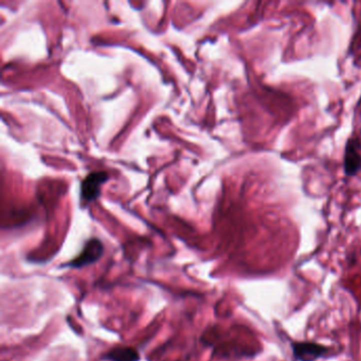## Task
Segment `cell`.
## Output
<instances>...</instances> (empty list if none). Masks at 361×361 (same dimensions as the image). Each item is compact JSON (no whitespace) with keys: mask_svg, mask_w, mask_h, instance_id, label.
Returning a JSON list of instances; mask_svg holds the SVG:
<instances>
[{"mask_svg":"<svg viewBox=\"0 0 361 361\" xmlns=\"http://www.w3.org/2000/svg\"><path fill=\"white\" fill-rule=\"evenodd\" d=\"M107 358L112 361H138L139 354L132 348H116L108 353Z\"/></svg>","mask_w":361,"mask_h":361,"instance_id":"5b68a950","label":"cell"},{"mask_svg":"<svg viewBox=\"0 0 361 361\" xmlns=\"http://www.w3.org/2000/svg\"><path fill=\"white\" fill-rule=\"evenodd\" d=\"M344 173L352 177L357 175L361 170V139L360 137L352 136L348 138L344 157Z\"/></svg>","mask_w":361,"mask_h":361,"instance_id":"7a4b0ae2","label":"cell"},{"mask_svg":"<svg viewBox=\"0 0 361 361\" xmlns=\"http://www.w3.org/2000/svg\"><path fill=\"white\" fill-rule=\"evenodd\" d=\"M103 245L102 242L96 240H90L85 245L82 254H80L74 262L69 264L72 267H82L84 265L92 264L102 256Z\"/></svg>","mask_w":361,"mask_h":361,"instance_id":"277c9868","label":"cell"},{"mask_svg":"<svg viewBox=\"0 0 361 361\" xmlns=\"http://www.w3.org/2000/svg\"><path fill=\"white\" fill-rule=\"evenodd\" d=\"M292 354L296 361H316L320 358L326 357L332 348L316 342H292Z\"/></svg>","mask_w":361,"mask_h":361,"instance_id":"6da1fadb","label":"cell"},{"mask_svg":"<svg viewBox=\"0 0 361 361\" xmlns=\"http://www.w3.org/2000/svg\"><path fill=\"white\" fill-rule=\"evenodd\" d=\"M108 180L105 172H94L87 175L80 184V198L85 202H90L100 196L101 186Z\"/></svg>","mask_w":361,"mask_h":361,"instance_id":"3957f363","label":"cell"}]
</instances>
